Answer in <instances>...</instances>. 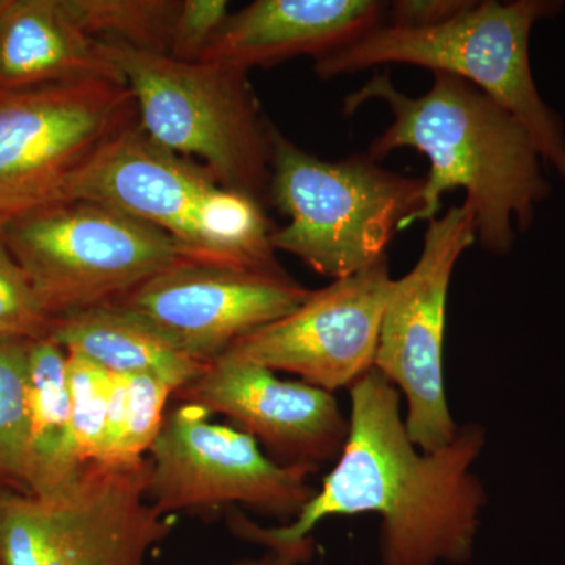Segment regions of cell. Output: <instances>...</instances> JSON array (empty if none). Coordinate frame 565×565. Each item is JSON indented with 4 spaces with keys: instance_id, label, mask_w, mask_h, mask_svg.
Here are the masks:
<instances>
[{
    "instance_id": "6da1fadb",
    "label": "cell",
    "mask_w": 565,
    "mask_h": 565,
    "mask_svg": "<svg viewBox=\"0 0 565 565\" xmlns=\"http://www.w3.org/2000/svg\"><path fill=\"white\" fill-rule=\"evenodd\" d=\"M351 418L343 452L321 489L291 523L262 527L237 509L233 533L277 552L313 545L330 516L379 514L381 565H463L473 559L487 494L475 463L486 446L481 424L460 426L448 445L422 451L401 414V393L370 371L349 388Z\"/></svg>"
},
{
    "instance_id": "7a4b0ae2",
    "label": "cell",
    "mask_w": 565,
    "mask_h": 565,
    "mask_svg": "<svg viewBox=\"0 0 565 565\" xmlns=\"http://www.w3.org/2000/svg\"><path fill=\"white\" fill-rule=\"evenodd\" d=\"M433 74L429 90L408 96L393 84L390 71H382L344 99V111L352 115L366 103H385L393 122L367 154L381 161L394 150L412 148L429 161L422 207L405 228L433 221L445 193L463 189V203L473 211L476 243L505 255L514 247L516 230L533 225L535 206L552 192L542 172L544 159L511 111L470 82Z\"/></svg>"
},
{
    "instance_id": "3957f363",
    "label": "cell",
    "mask_w": 565,
    "mask_h": 565,
    "mask_svg": "<svg viewBox=\"0 0 565 565\" xmlns=\"http://www.w3.org/2000/svg\"><path fill=\"white\" fill-rule=\"evenodd\" d=\"M126 212L173 237L192 262L282 273L264 204L230 191L203 166L167 150L140 121L96 152L66 192Z\"/></svg>"
},
{
    "instance_id": "277c9868",
    "label": "cell",
    "mask_w": 565,
    "mask_h": 565,
    "mask_svg": "<svg viewBox=\"0 0 565 565\" xmlns=\"http://www.w3.org/2000/svg\"><path fill=\"white\" fill-rule=\"evenodd\" d=\"M563 9L559 0H471L462 13L435 28L404 29L382 22L315 61V73L333 79L401 63L452 74L511 111L533 137L542 159L565 180L563 120L535 87L530 57L534 25Z\"/></svg>"
},
{
    "instance_id": "5b68a950",
    "label": "cell",
    "mask_w": 565,
    "mask_h": 565,
    "mask_svg": "<svg viewBox=\"0 0 565 565\" xmlns=\"http://www.w3.org/2000/svg\"><path fill=\"white\" fill-rule=\"evenodd\" d=\"M270 143L269 199L289 218L274 230V250L322 277L340 280L384 258L422 207L424 178L386 170L370 154L323 161L275 125Z\"/></svg>"
},
{
    "instance_id": "8992f818",
    "label": "cell",
    "mask_w": 565,
    "mask_h": 565,
    "mask_svg": "<svg viewBox=\"0 0 565 565\" xmlns=\"http://www.w3.org/2000/svg\"><path fill=\"white\" fill-rule=\"evenodd\" d=\"M99 51L121 74L141 128L156 143L199 162L230 191L263 204L269 199L274 122L247 71L174 61L122 44L99 43Z\"/></svg>"
},
{
    "instance_id": "52a82bcc",
    "label": "cell",
    "mask_w": 565,
    "mask_h": 565,
    "mask_svg": "<svg viewBox=\"0 0 565 565\" xmlns=\"http://www.w3.org/2000/svg\"><path fill=\"white\" fill-rule=\"evenodd\" d=\"M150 462H88L44 494H0V565H147L173 531L148 498Z\"/></svg>"
},
{
    "instance_id": "ba28073f",
    "label": "cell",
    "mask_w": 565,
    "mask_h": 565,
    "mask_svg": "<svg viewBox=\"0 0 565 565\" xmlns=\"http://www.w3.org/2000/svg\"><path fill=\"white\" fill-rule=\"evenodd\" d=\"M2 236L52 321L115 302L191 259L162 230L88 200L32 212Z\"/></svg>"
},
{
    "instance_id": "9c48e42d",
    "label": "cell",
    "mask_w": 565,
    "mask_h": 565,
    "mask_svg": "<svg viewBox=\"0 0 565 565\" xmlns=\"http://www.w3.org/2000/svg\"><path fill=\"white\" fill-rule=\"evenodd\" d=\"M137 122L136 99L118 81L58 82L0 95V233L65 202L96 152Z\"/></svg>"
},
{
    "instance_id": "30bf717a",
    "label": "cell",
    "mask_w": 565,
    "mask_h": 565,
    "mask_svg": "<svg viewBox=\"0 0 565 565\" xmlns=\"http://www.w3.org/2000/svg\"><path fill=\"white\" fill-rule=\"evenodd\" d=\"M475 244L467 203L427 222L422 255L394 280L382 316L374 370L403 393L407 433L426 452L444 448L459 429L445 390L446 302L456 264Z\"/></svg>"
},
{
    "instance_id": "8fae6325",
    "label": "cell",
    "mask_w": 565,
    "mask_h": 565,
    "mask_svg": "<svg viewBox=\"0 0 565 565\" xmlns=\"http://www.w3.org/2000/svg\"><path fill=\"white\" fill-rule=\"evenodd\" d=\"M199 405L166 414L150 449L148 498L162 514H204L243 505L291 523L315 497L303 468L275 462L237 427L210 423Z\"/></svg>"
},
{
    "instance_id": "7c38bea8",
    "label": "cell",
    "mask_w": 565,
    "mask_h": 565,
    "mask_svg": "<svg viewBox=\"0 0 565 565\" xmlns=\"http://www.w3.org/2000/svg\"><path fill=\"white\" fill-rule=\"evenodd\" d=\"M393 282L386 255L310 291L291 313L247 334L221 356L299 375L329 393L351 388L374 370Z\"/></svg>"
},
{
    "instance_id": "4fadbf2b",
    "label": "cell",
    "mask_w": 565,
    "mask_h": 565,
    "mask_svg": "<svg viewBox=\"0 0 565 565\" xmlns=\"http://www.w3.org/2000/svg\"><path fill=\"white\" fill-rule=\"evenodd\" d=\"M308 294L286 270L262 273L185 259L111 303L178 351L211 363L247 334L291 313Z\"/></svg>"
},
{
    "instance_id": "5bb4252c",
    "label": "cell",
    "mask_w": 565,
    "mask_h": 565,
    "mask_svg": "<svg viewBox=\"0 0 565 565\" xmlns=\"http://www.w3.org/2000/svg\"><path fill=\"white\" fill-rule=\"evenodd\" d=\"M181 403L223 415L262 441L275 462L313 475L337 462L349 434L333 393L281 381L259 364L218 356L177 393Z\"/></svg>"
},
{
    "instance_id": "9a60e30c",
    "label": "cell",
    "mask_w": 565,
    "mask_h": 565,
    "mask_svg": "<svg viewBox=\"0 0 565 565\" xmlns=\"http://www.w3.org/2000/svg\"><path fill=\"white\" fill-rule=\"evenodd\" d=\"M386 7L375 0H256L230 14L200 62L253 66L341 50L384 22Z\"/></svg>"
},
{
    "instance_id": "2e32d148",
    "label": "cell",
    "mask_w": 565,
    "mask_h": 565,
    "mask_svg": "<svg viewBox=\"0 0 565 565\" xmlns=\"http://www.w3.org/2000/svg\"><path fill=\"white\" fill-rule=\"evenodd\" d=\"M81 79L125 84L62 0H0V95Z\"/></svg>"
},
{
    "instance_id": "e0dca14e",
    "label": "cell",
    "mask_w": 565,
    "mask_h": 565,
    "mask_svg": "<svg viewBox=\"0 0 565 565\" xmlns=\"http://www.w3.org/2000/svg\"><path fill=\"white\" fill-rule=\"evenodd\" d=\"M50 337L66 352L79 353L111 374L152 375L174 393L195 381L207 364L178 351L115 303L55 319Z\"/></svg>"
},
{
    "instance_id": "ac0fdd59",
    "label": "cell",
    "mask_w": 565,
    "mask_h": 565,
    "mask_svg": "<svg viewBox=\"0 0 565 565\" xmlns=\"http://www.w3.org/2000/svg\"><path fill=\"white\" fill-rule=\"evenodd\" d=\"M68 353L47 337L31 340L28 362V405L31 426V494L61 489L82 463L71 427Z\"/></svg>"
},
{
    "instance_id": "d6986e66",
    "label": "cell",
    "mask_w": 565,
    "mask_h": 565,
    "mask_svg": "<svg viewBox=\"0 0 565 565\" xmlns=\"http://www.w3.org/2000/svg\"><path fill=\"white\" fill-rule=\"evenodd\" d=\"M172 394V386L152 375L111 374L106 441L96 462H141L161 433Z\"/></svg>"
},
{
    "instance_id": "ffe728a7",
    "label": "cell",
    "mask_w": 565,
    "mask_h": 565,
    "mask_svg": "<svg viewBox=\"0 0 565 565\" xmlns=\"http://www.w3.org/2000/svg\"><path fill=\"white\" fill-rule=\"evenodd\" d=\"M180 6V0H62L92 40L162 55H169Z\"/></svg>"
},
{
    "instance_id": "44dd1931",
    "label": "cell",
    "mask_w": 565,
    "mask_h": 565,
    "mask_svg": "<svg viewBox=\"0 0 565 565\" xmlns=\"http://www.w3.org/2000/svg\"><path fill=\"white\" fill-rule=\"evenodd\" d=\"M29 343L0 338V479L31 494L32 455L28 405Z\"/></svg>"
},
{
    "instance_id": "7402d4cb",
    "label": "cell",
    "mask_w": 565,
    "mask_h": 565,
    "mask_svg": "<svg viewBox=\"0 0 565 565\" xmlns=\"http://www.w3.org/2000/svg\"><path fill=\"white\" fill-rule=\"evenodd\" d=\"M66 353L74 445L82 463L96 462L106 441L111 374L79 353Z\"/></svg>"
},
{
    "instance_id": "603a6c76",
    "label": "cell",
    "mask_w": 565,
    "mask_h": 565,
    "mask_svg": "<svg viewBox=\"0 0 565 565\" xmlns=\"http://www.w3.org/2000/svg\"><path fill=\"white\" fill-rule=\"evenodd\" d=\"M52 323L0 233V338L39 340L51 333Z\"/></svg>"
},
{
    "instance_id": "cb8c5ba5",
    "label": "cell",
    "mask_w": 565,
    "mask_h": 565,
    "mask_svg": "<svg viewBox=\"0 0 565 565\" xmlns=\"http://www.w3.org/2000/svg\"><path fill=\"white\" fill-rule=\"evenodd\" d=\"M228 9L225 0H182L174 20L170 57L185 63L200 62L230 17Z\"/></svg>"
},
{
    "instance_id": "d4e9b609",
    "label": "cell",
    "mask_w": 565,
    "mask_h": 565,
    "mask_svg": "<svg viewBox=\"0 0 565 565\" xmlns=\"http://www.w3.org/2000/svg\"><path fill=\"white\" fill-rule=\"evenodd\" d=\"M471 0H397L386 7L388 24L404 29H429L462 13Z\"/></svg>"
},
{
    "instance_id": "484cf974",
    "label": "cell",
    "mask_w": 565,
    "mask_h": 565,
    "mask_svg": "<svg viewBox=\"0 0 565 565\" xmlns=\"http://www.w3.org/2000/svg\"><path fill=\"white\" fill-rule=\"evenodd\" d=\"M313 553V550H292V552L267 550L262 556L239 561L234 565H300L310 561Z\"/></svg>"
}]
</instances>
